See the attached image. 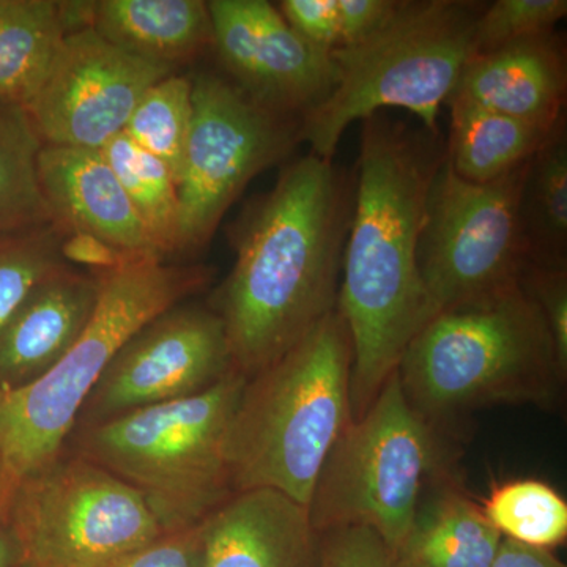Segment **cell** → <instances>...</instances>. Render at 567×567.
Listing matches in <instances>:
<instances>
[{
    "label": "cell",
    "instance_id": "ffe728a7",
    "mask_svg": "<svg viewBox=\"0 0 567 567\" xmlns=\"http://www.w3.org/2000/svg\"><path fill=\"white\" fill-rule=\"evenodd\" d=\"M446 106L451 111L447 162L458 177L473 183L498 181L520 169L557 128L517 121L458 95H451Z\"/></svg>",
    "mask_w": 567,
    "mask_h": 567
},
{
    "label": "cell",
    "instance_id": "4fadbf2b",
    "mask_svg": "<svg viewBox=\"0 0 567 567\" xmlns=\"http://www.w3.org/2000/svg\"><path fill=\"white\" fill-rule=\"evenodd\" d=\"M171 74L85 28L63 37L24 107L43 145L102 151L148 89Z\"/></svg>",
    "mask_w": 567,
    "mask_h": 567
},
{
    "label": "cell",
    "instance_id": "d6a6232c",
    "mask_svg": "<svg viewBox=\"0 0 567 567\" xmlns=\"http://www.w3.org/2000/svg\"><path fill=\"white\" fill-rule=\"evenodd\" d=\"M276 7L290 28L309 44L330 54L339 50L336 0H282Z\"/></svg>",
    "mask_w": 567,
    "mask_h": 567
},
{
    "label": "cell",
    "instance_id": "f35d334b",
    "mask_svg": "<svg viewBox=\"0 0 567 567\" xmlns=\"http://www.w3.org/2000/svg\"><path fill=\"white\" fill-rule=\"evenodd\" d=\"M20 567H25V566H22V565H21Z\"/></svg>",
    "mask_w": 567,
    "mask_h": 567
},
{
    "label": "cell",
    "instance_id": "cb8c5ba5",
    "mask_svg": "<svg viewBox=\"0 0 567 567\" xmlns=\"http://www.w3.org/2000/svg\"><path fill=\"white\" fill-rule=\"evenodd\" d=\"M41 147L25 107L0 100V235L54 221L37 175Z\"/></svg>",
    "mask_w": 567,
    "mask_h": 567
},
{
    "label": "cell",
    "instance_id": "5bb4252c",
    "mask_svg": "<svg viewBox=\"0 0 567 567\" xmlns=\"http://www.w3.org/2000/svg\"><path fill=\"white\" fill-rule=\"evenodd\" d=\"M221 73L264 110L301 118L333 91L330 52L312 47L267 0H210Z\"/></svg>",
    "mask_w": 567,
    "mask_h": 567
},
{
    "label": "cell",
    "instance_id": "484cf974",
    "mask_svg": "<svg viewBox=\"0 0 567 567\" xmlns=\"http://www.w3.org/2000/svg\"><path fill=\"white\" fill-rule=\"evenodd\" d=\"M481 509L506 539L548 550L566 540V499L543 481L499 484L492 488Z\"/></svg>",
    "mask_w": 567,
    "mask_h": 567
},
{
    "label": "cell",
    "instance_id": "52a82bcc",
    "mask_svg": "<svg viewBox=\"0 0 567 567\" xmlns=\"http://www.w3.org/2000/svg\"><path fill=\"white\" fill-rule=\"evenodd\" d=\"M486 3L401 0L390 21L368 40L331 52L338 80L319 106L301 118V142L333 159L352 123L388 107L416 115L439 133V114L473 54V33Z\"/></svg>",
    "mask_w": 567,
    "mask_h": 567
},
{
    "label": "cell",
    "instance_id": "d4e9b609",
    "mask_svg": "<svg viewBox=\"0 0 567 567\" xmlns=\"http://www.w3.org/2000/svg\"><path fill=\"white\" fill-rule=\"evenodd\" d=\"M100 152L132 200L159 257L167 262V257L177 254L178 240V188L169 167L123 132Z\"/></svg>",
    "mask_w": 567,
    "mask_h": 567
},
{
    "label": "cell",
    "instance_id": "1f68e13d",
    "mask_svg": "<svg viewBox=\"0 0 567 567\" xmlns=\"http://www.w3.org/2000/svg\"><path fill=\"white\" fill-rule=\"evenodd\" d=\"M200 525L166 533L104 567H199Z\"/></svg>",
    "mask_w": 567,
    "mask_h": 567
},
{
    "label": "cell",
    "instance_id": "3957f363",
    "mask_svg": "<svg viewBox=\"0 0 567 567\" xmlns=\"http://www.w3.org/2000/svg\"><path fill=\"white\" fill-rule=\"evenodd\" d=\"M353 344L338 308L246 379L226 443L234 492L274 488L306 507L352 424Z\"/></svg>",
    "mask_w": 567,
    "mask_h": 567
},
{
    "label": "cell",
    "instance_id": "277c9868",
    "mask_svg": "<svg viewBox=\"0 0 567 567\" xmlns=\"http://www.w3.org/2000/svg\"><path fill=\"white\" fill-rule=\"evenodd\" d=\"M398 374L406 401L435 427L483 406L554 409L567 369L539 306L518 282L432 317Z\"/></svg>",
    "mask_w": 567,
    "mask_h": 567
},
{
    "label": "cell",
    "instance_id": "8fae6325",
    "mask_svg": "<svg viewBox=\"0 0 567 567\" xmlns=\"http://www.w3.org/2000/svg\"><path fill=\"white\" fill-rule=\"evenodd\" d=\"M189 78L193 121L177 182L183 256L204 251L249 182L301 144V121L264 110L221 71L200 69Z\"/></svg>",
    "mask_w": 567,
    "mask_h": 567
},
{
    "label": "cell",
    "instance_id": "e0dca14e",
    "mask_svg": "<svg viewBox=\"0 0 567 567\" xmlns=\"http://www.w3.org/2000/svg\"><path fill=\"white\" fill-rule=\"evenodd\" d=\"M37 175L52 218L69 233L95 235L134 256L163 260L102 152L43 145Z\"/></svg>",
    "mask_w": 567,
    "mask_h": 567
},
{
    "label": "cell",
    "instance_id": "f1b7e54d",
    "mask_svg": "<svg viewBox=\"0 0 567 567\" xmlns=\"http://www.w3.org/2000/svg\"><path fill=\"white\" fill-rule=\"evenodd\" d=\"M567 14L566 0H496L481 11L473 54H488L555 32Z\"/></svg>",
    "mask_w": 567,
    "mask_h": 567
},
{
    "label": "cell",
    "instance_id": "7a4b0ae2",
    "mask_svg": "<svg viewBox=\"0 0 567 567\" xmlns=\"http://www.w3.org/2000/svg\"><path fill=\"white\" fill-rule=\"evenodd\" d=\"M361 123L338 297L352 336L353 421L375 401L406 347L432 319L417 246L425 197L446 158L440 134L410 128L383 112Z\"/></svg>",
    "mask_w": 567,
    "mask_h": 567
},
{
    "label": "cell",
    "instance_id": "6da1fadb",
    "mask_svg": "<svg viewBox=\"0 0 567 567\" xmlns=\"http://www.w3.org/2000/svg\"><path fill=\"white\" fill-rule=\"evenodd\" d=\"M353 203L354 174L309 153L287 164L230 227L235 264L210 308L246 379L338 308Z\"/></svg>",
    "mask_w": 567,
    "mask_h": 567
},
{
    "label": "cell",
    "instance_id": "836d02e7",
    "mask_svg": "<svg viewBox=\"0 0 567 567\" xmlns=\"http://www.w3.org/2000/svg\"><path fill=\"white\" fill-rule=\"evenodd\" d=\"M399 2L401 0H336L341 39L339 50L354 47L374 35L393 17Z\"/></svg>",
    "mask_w": 567,
    "mask_h": 567
},
{
    "label": "cell",
    "instance_id": "5b68a950",
    "mask_svg": "<svg viewBox=\"0 0 567 567\" xmlns=\"http://www.w3.org/2000/svg\"><path fill=\"white\" fill-rule=\"evenodd\" d=\"M96 275L95 312L65 357L31 385L0 390V522L18 483L62 453L114 354L153 317L203 292L213 270L144 259Z\"/></svg>",
    "mask_w": 567,
    "mask_h": 567
},
{
    "label": "cell",
    "instance_id": "30bf717a",
    "mask_svg": "<svg viewBox=\"0 0 567 567\" xmlns=\"http://www.w3.org/2000/svg\"><path fill=\"white\" fill-rule=\"evenodd\" d=\"M528 163L488 183L458 177L447 158L440 166L425 197L417 246L432 317L520 282L528 265L520 223Z\"/></svg>",
    "mask_w": 567,
    "mask_h": 567
},
{
    "label": "cell",
    "instance_id": "d6986e66",
    "mask_svg": "<svg viewBox=\"0 0 567 567\" xmlns=\"http://www.w3.org/2000/svg\"><path fill=\"white\" fill-rule=\"evenodd\" d=\"M92 29L142 61L181 73L213 51V25L204 0H99Z\"/></svg>",
    "mask_w": 567,
    "mask_h": 567
},
{
    "label": "cell",
    "instance_id": "8992f818",
    "mask_svg": "<svg viewBox=\"0 0 567 567\" xmlns=\"http://www.w3.org/2000/svg\"><path fill=\"white\" fill-rule=\"evenodd\" d=\"M245 383L234 369L203 393L74 429L63 450L134 488L164 533L197 527L234 494L226 443Z\"/></svg>",
    "mask_w": 567,
    "mask_h": 567
},
{
    "label": "cell",
    "instance_id": "4dcf8cb0",
    "mask_svg": "<svg viewBox=\"0 0 567 567\" xmlns=\"http://www.w3.org/2000/svg\"><path fill=\"white\" fill-rule=\"evenodd\" d=\"M520 282L539 306L554 336L559 361L567 369V270L527 265Z\"/></svg>",
    "mask_w": 567,
    "mask_h": 567
},
{
    "label": "cell",
    "instance_id": "7c38bea8",
    "mask_svg": "<svg viewBox=\"0 0 567 567\" xmlns=\"http://www.w3.org/2000/svg\"><path fill=\"white\" fill-rule=\"evenodd\" d=\"M234 369L219 316L183 301L148 320L114 354L74 429L203 393Z\"/></svg>",
    "mask_w": 567,
    "mask_h": 567
},
{
    "label": "cell",
    "instance_id": "4316f807",
    "mask_svg": "<svg viewBox=\"0 0 567 567\" xmlns=\"http://www.w3.org/2000/svg\"><path fill=\"white\" fill-rule=\"evenodd\" d=\"M192 121V78L174 73L148 89L123 133L145 152L162 159L178 182Z\"/></svg>",
    "mask_w": 567,
    "mask_h": 567
},
{
    "label": "cell",
    "instance_id": "7402d4cb",
    "mask_svg": "<svg viewBox=\"0 0 567 567\" xmlns=\"http://www.w3.org/2000/svg\"><path fill=\"white\" fill-rule=\"evenodd\" d=\"M66 33L63 2L0 0V100L25 106Z\"/></svg>",
    "mask_w": 567,
    "mask_h": 567
},
{
    "label": "cell",
    "instance_id": "74e56055",
    "mask_svg": "<svg viewBox=\"0 0 567 567\" xmlns=\"http://www.w3.org/2000/svg\"><path fill=\"white\" fill-rule=\"evenodd\" d=\"M0 484H2V462H0Z\"/></svg>",
    "mask_w": 567,
    "mask_h": 567
},
{
    "label": "cell",
    "instance_id": "603a6c76",
    "mask_svg": "<svg viewBox=\"0 0 567 567\" xmlns=\"http://www.w3.org/2000/svg\"><path fill=\"white\" fill-rule=\"evenodd\" d=\"M520 223L528 265L567 270L566 117L528 163Z\"/></svg>",
    "mask_w": 567,
    "mask_h": 567
},
{
    "label": "cell",
    "instance_id": "9c48e42d",
    "mask_svg": "<svg viewBox=\"0 0 567 567\" xmlns=\"http://www.w3.org/2000/svg\"><path fill=\"white\" fill-rule=\"evenodd\" d=\"M3 525L25 567H104L166 535L134 488L69 450L18 483Z\"/></svg>",
    "mask_w": 567,
    "mask_h": 567
},
{
    "label": "cell",
    "instance_id": "44dd1931",
    "mask_svg": "<svg viewBox=\"0 0 567 567\" xmlns=\"http://www.w3.org/2000/svg\"><path fill=\"white\" fill-rule=\"evenodd\" d=\"M502 539L480 505L445 488L421 503L398 555L405 567H491Z\"/></svg>",
    "mask_w": 567,
    "mask_h": 567
},
{
    "label": "cell",
    "instance_id": "ba28073f",
    "mask_svg": "<svg viewBox=\"0 0 567 567\" xmlns=\"http://www.w3.org/2000/svg\"><path fill=\"white\" fill-rule=\"evenodd\" d=\"M435 436L395 371L324 462L308 506L316 532L371 528L398 551L440 468Z\"/></svg>",
    "mask_w": 567,
    "mask_h": 567
},
{
    "label": "cell",
    "instance_id": "e575fe53",
    "mask_svg": "<svg viewBox=\"0 0 567 567\" xmlns=\"http://www.w3.org/2000/svg\"><path fill=\"white\" fill-rule=\"evenodd\" d=\"M62 259L66 264L81 265L89 271H111L125 265L144 260L145 257L134 256L132 252L123 251L117 246H112L95 235L82 233H69L63 238L61 248ZM163 262V260H162Z\"/></svg>",
    "mask_w": 567,
    "mask_h": 567
},
{
    "label": "cell",
    "instance_id": "83f0119b",
    "mask_svg": "<svg viewBox=\"0 0 567 567\" xmlns=\"http://www.w3.org/2000/svg\"><path fill=\"white\" fill-rule=\"evenodd\" d=\"M66 234L62 224L50 221L0 235V328L40 279L66 264L61 252Z\"/></svg>",
    "mask_w": 567,
    "mask_h": 567
},
{
    "label": "cell",
    "instance_id": "2e32d148",
    "mask_svg": "<svg viewBox=\"0 0 567 567\" xmlns=\"http://www.w3.org/2000/svg\"><path fill=\"white\" fill-rule=\"evenodd\" d=\"M99 295V275L69 264L40 279L0 328V390L31 385L50 372L84 333Z\"/></svg>",
    "mask_w": 567,
    "mask_h": 567
},
{
    "label": "cell",
    "instance_id": "ac0fdd59",
    "mask_svg": "<svg viewBox=\"0 0 567 567\" xmlns=\"http://www.w3.org/2000/svg\"><path fill=\"white\" fill-rule=\"evenodd\" d=\"M567 55L557 31L472 55L453 95L540 128L566 117Z\"/></svg>",
    "mask_w": 567,
    "mask_h": 567
},
{
    "label": "cell",
    "instance_id": "d590c367",
    "mask_svg": "<svg viewBox=\"0 0 567 567\" xmlns=\"http://www.w3.org/2000/svg\"><path fill=\"white\" fill-rule=\"evenodd\" d=\"M491 567H566L548 548L518 544L503 537Z\"/></svg>",
    "mask_w": 567,
    "mask_h": 567
},
{
    "label": "cell",
    "instance_id": "8d00e7d4",
    "mask_svg": "<svg viewBox=\"0 0 567 567\" xmlns=\"http://www.w3.org/2000/svg\"><path fill=\"white\" fill-rule=\"evenodd\" d=\"M21 554L7 525L0 524V567H20Z\"/></svg>",
    "mask_w": 567,
    "mask_h": 567
},
{
    "label": "cell",
    "instance_id": "f546056e",
    "mask_svg": "<svg viewBox=\"0 0 567 567\" xmlns=\"http://www.w3.org/2000/svg\"><path fill=\"white\" fill-rule=\"evenodd\" d=\"M317 567H405L374 529L346 527L320 535Z\"/></svg>",
    "mask_w": 567,
    "mask_h": 567
},
{
    "label": "cell",
    "instance_id": "9a60e30c",
    "mask_svg": "<svg viewBox=\"0 0 567 567\" xmlns=\"http://www.w3.org/2000/svg\"><path fill=\"white\" fill-rule=\"evenodd\" d=\"M308 507L274 488L234 492L200 524L199 567H317Z\"/></svg>",
    "mask_w": 567,
    "mask_h": 567
}]
</instances>
